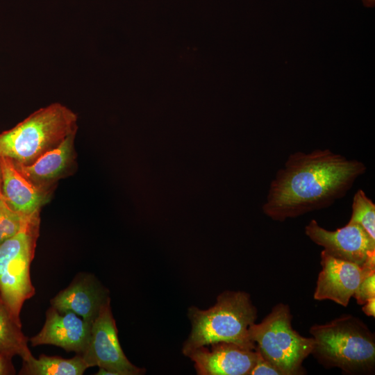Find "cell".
I'll return each mask as SVG.
<instances>
[{"mask_svg": "<svg viewBox=\"0 0 375 375\" xmlns=\"http://www.w3.org/2000/svg\"><path fill=\"white\" fill-rule=\"evenodd\" d=\"M366 165L329 149L291 153L270 183L262 210L284 222L323 209L346 195Z\"/></svg>", "mask_w": 375, "mask_h": 375, "instance_id": "1", "label": "cell"}, {"mask_svg": "<svg viewBox=\"0 0 375 375\" xmlns=\"http://www.w3.org/2000/svg\"><path fill=\"white\" fill-rule=\"evenodd\" d=\"M188 317L192 330L182 349L186 356L199 347L220 342L256 349L249 328L256 320L257 309L244 292L225 291L208 310L190 307Z\"/></svg>", "mask_w": 375, "mask_h": 375, "instance_id": "2", "label": "cell"}, {"mask_svg": "<svg viewBox=\"0 0 375 375\" xmlns=\"http://www.w3.org/2000/svg\"><path fill=\"white\" fill-rule=\"evenodd\" d=\"M315 340L311 354L324 367L348 374L372 372L375 365V338L358 317L343 315L310 328Z\"/></svg>", "mask_w": 375, "mask_h": 375, "instance_id": "3", "label": "cell"}, {"mask_svg": "<svg viewBox=\"0 0 375 375\" xmlns=\"http://www.w3.org/2000/svg\"><path fill=\"white\" fill-rule=\"evenodd\" d=\"M78 117L60 103L38 109L13 128L0 133V157L28 165L76 133Z\"/></svg>", "mask_w": 375, "mask_h": 375, "instance_id": "4", "label": "cell"}, {"mask_svg": "<svg viewBox=\"0 0 375 375\" xmlns=\"http://www.w3.org/2000/svg\"><path fill=\"white\" fill-rule=\"evenodd\" d=\"M40 212L26 216L19 231L0 244V297L19 326L22 306L35 294L30 267L39 236Z\"/></svg>", "mask_w": 375, "mask_h": 375, "instance_id": "5", "label": "cell"}, {"mask_svg": "<svg viewBox=\"0 0 375 375\" xmlns=\"http://www.w3.org/2000/svg\"><path fill=\"white\" fill-rule=\"evenodd\" d=\"M288 305L278 303L259 324L249 328L251 340L261 356L283 375L304 374L303 360L312 353L315 340L293 329Z\"/></svg>", "mask_w": 375, "mask_h": 375, "instance_id": "6", "label": "cell"}, {"mask_svg": "<svg viewBox=\"0 0 375 375\" xmlns=\"http://www.w3.org/2000/svg\"><path fill=\"white\" fill-rule=\"evenodd\" d=\"M110 299L92 324L87 347L81 354L88 367L97 366L98 375H140L144 369L133 365L120 346Z\"/></svg>", "mask_w": 375, "mask_h": 375, "instance_id": "7", "label": "cell"}, {"mask_svg": "<svg viewBox=\"0 0 375 375\" xmlns=\"http://www.w3.org/2000/svg\"><path fill=\"white\" fill-rule=\"evenodd\" d=\"M305 233L333 257L360 266H375V240L358 224L349 221L344 226L329 231L311 219L305 226Z\"/></svg>", "mask_w": 375, "mask_h": 375, "instance_id": "8", "label": "cell"}, {"mask_svg": "<svg viewBox=\"0 0 375 375\" xmlns=\"http://www.w3.org/2000/svg\"><path fill=\"white\" fill-rule=\"evenodd\" d=\"M322 270L319 274L314 299L331 300L347 306L362 280L375 272V266H360L333 257L322 251Z\"/></svg>", "mask_w": 375, "mask_h": 375, "instance_id": "9", "label": "cell"}, {"mask_svg": "<svg viewBox=\"0 0 375 375\" xmlns=\"http://www.w3.org/2000/svg\"><path fill=\"white\" fill-rule=\"evenodd\" d=\"M199 375H249L260 353L231 342L199 347L188 356Z\"/></svg>", "mask_w": 375, "mask_h": 375, "instance_id": "10", "label": "cell"}, {"mask_svg": "<svg viewBox=\"0 0 375 375\" xmlns=\"http://www.w3.org/2000/svg\"><path fill=\"white\" fill-rule=\"evenodd\" d=\"M91 326L73 312H60L51 307L42 328L30 342L33 347L51 344L81 355L87 347Z\"/></svg>", "mask_w": 375, "mask_h": 375, "instance_id": "11", "label": "cell"}, {"mask_svg": "<svg viewBox=\"0 0 375 375\" xmlns=\"http://www.w3.org/2000/svg\"><path fill=\"white\" fill-rule=\"evenodd\" d=\"M109 299L108 291L92 275L80 274L51 300V304L60 312H73L92 325Z\"/></svg>", "mask_w": 375, "mask_h": 375, "instance_id": "12", "label": "cell"}, {"mask_svg": "<svg viewBox=\"0 0 375 375\" xmlns=\"http://www.w3.org/2000/svg\"><path fill=\"white\" fill-rule=\"evenodd\" d=\"M76 133L67 137L58 146L51 149L33 163L24 165L14 161L18 170L36 185L53 190L56 183L69 175L76 165L74 147Z\"/></svg>", "mask_w": 375, "mask_h": 375, "instance_id": "13", "label": "cell"}, {"mask_svg": "<svg viewBox=\"0 0 375 375\" xmlns=\"http://www.w3.org/2000/svg\"><path fill=\"white\" fill-rule=\"evenodd\" d=\"M0 166L3 195L8 206L23 216L40 211L50 199L53 190L40 188L29 181L9 158L0 157Z\"/></svg>", "mask_w": 375, "mask_h": 375, "instance_id": "14", "label": "cell"}, {"mask_svg": "<svg viewBox=\"0 0 375 375\" xmlns=\"http://www.w3.org/2000/svg\"><path fill=\"white\" fill-rule=\"evenodd\" d=\"M88 367L81 354L69 358L42 354L23 362L20 374L25 375H82Z\"/></svg>", "mask_w": 375, "mask_h": 375, "instance_id": "15", "label": "cell"}, {"mask_svg": "<svg viewBox=\"0 0 375 375\" xmlns=\"http://www.w3.org/2000/svg\"><path fill=\"white\" fill-rule=\"evenodd\" d=\"M0 297V353L12 358L20 356L23 362L33 356L28 347V338Z\"/></svg>", "mask_w": 375, "mask_h": 375, "instance_id": "16", "label": "cell"}, {"mask_svg": "<svg viewBox=\"0 0 375 375\" xmlns=\"http://www.w3.org/2000/svg\"><path fill=\"white\" fill-rule=\"evenodd\" d=\"M351 208L349 222L360 225L375 240V204L362 190H358L354 194Z\"/></svg>", "mask_w": 375, "mask_h": 375, "instance_id": "17", "label": "cell"}, {"mask_svg": "<svg viewBox=\"0 0 375 375\" xmlns=\"http://www.w3.org/2000/svg\"><path fill=\"white\" fill-rule=\"evenodd\" d=\"M25 217L12 210L4 199L0 201V244L19 231Z\"/></svg>", "mask_w": 375, "mask_h": 375, "instance_id": "18", "label": "cell"}, {"mask_svg": "<svg viewBox=\"0 0 375 375\" xmlns=\"http://www.w3.org/2000/svg\"><path fill=\"white\" fill-rule=\"evenodd\" d=\"M360 305L375 297V272L367 276L361 282L353 296Z\"/></svg>", "mask_w": 375, "mask_h": 375, "instance_id": "19", "label": "cell"}, {"mask_svg": "<svg viewBox=\"0 0 375 375\" xmlns=\"http://www.w3.org/2000/svg\"><path fill=\"white\" fill-rule=\"evenodd\" d=\"M249 375H283V374L278 368L264 359L260 354Z\"/></svg>", "mask_w": 375, "mask_h": 375, "instance_id": "20", "label": "cell"}, {"mask_svg": "<svg viewBox=\"0 0 375 375\" xmlns=\"http://www.w3.org/2000/svg\"><path fill=\"white\" fill-rule=\"evenodd\" d=\"M15 372L11 358L0 353V375L13 374Z\"/></svg>", "mask_w": 375, "mask_h": 375, "instance_id": "21", "label": "cell"}, {"mask_svg": "<svg viewBox=\"0 0 375 375\" xmlns=\"http://www.w3.org/2000/svg\"><path fill=\"white\" fill-rule=\"evenodd\" d=\"M364 313L370 317L375 316V297L368 300L365 303L363 304L362 308Z\"/></svg>", "mask_w": 375, "mask_h": 375, "instance_id": "22", "label": "cell"}, {"mask_svg": "<svg viewBox=\"0 0 375 375\" xmlns=\"http://www.w3.org/2000/svg\"><path fill=\"white\" fill-rule=\"evenodd\" d=\"M4 198H3V192H2V174H1V166H0V201L3 200Z\"/></svg>", "mask_w": 375, "mask_h": 375, "instance_id": "23", "label": "cell"}, {"mask_svg": "<svg viewBox=\"0 0 375 375\" xmlns=\"http://www.w3.org/2000/svg\"><path fill=\"white\" fill-rule=\"evenodd\" d=\"M362 1L365 3V4L368 6H373L375 1V0H362Z\"/></svg>", "mask_w": 375, "mask_h": 375, "instance_id": "24", "label": "cell"}]
</instances>
